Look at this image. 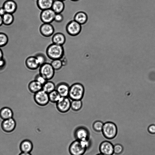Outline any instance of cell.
<instances>
[{
	"mask_svg": "<svg viewBox=\"0 0 155 155\" xmlns=\"http://www.w3.org/2000/svg\"><path fill=\"white\" fill-rule=\"evenodd\" d=\"M102 132L106 138L112 139L117 134V128L114 123L111 122H106L104 124Z\"/></svg>",
	"mask_w": 155,
	"mask_h": 155,
	"instance_id": "obj_4",
	"label": "cell"
},
{
	"mask_svg": "<svg viewBox=\"0 0 155 155\" xmlns=\"http://www.w3.org/2000/svg\"><path fill=\"white\" fill-rule=\"evenodd\" d=\"M25 64L26 67L31 70H36L40 66L36 58L34 56H30L27 57L25 61Z\"/></svg>",
	"mask_w": 155,
	"mask_h": 155,
	"instance_id": "obj_16",
	"label": "cell"
},
{
	"mask_svg": "<svg viewBox=\"0 0 155 155\" xmlns=\"http://www.w3.org/2000/svg\"><path fill=\"white\" fill-rule=\"evenodd\" d=\"M70 87L67 83L64 82H61L56 86L55 90L61 97H68Z\"/></svg>",
	"mask_w": 155,
	"mask_h": 155,
	"instance_id": "obj_15",
	"label": "cell"
},
{
	"mask_svg": "<svg viewBox=\"0 0 155 155\" xmlns=\"http://www.w3.org/2000/svg\"><path fill=\"white\" fill-rule=\"evenodd\" d=\"M72 0L74 1H76L78 0Z\"/></svg>",
	"mask_w": 155,
	"mask_h": 155,
	"instance_id": "obj_43",
	"label": "cell"
},
{
	"mask_svg": "<svg viewBox=\"0 0 155 155\" xmlns=\"http://www.w3.org/2000/svg\"><path fill=\"white\" fill-rule=\"evenodd\" d=\"M82 106L81 100H72L71 108L73 111H77L80 110Z\"/></svg>",
	"mask_w": 155,
	"mask_h": 155,
	"instance_id": "obj_27",
	"label": "cell"
},
{
	"mask_svg": "<svg viewBox=\"0 0 155 155\" xmlns=\"http://www.w3.org/2000/svg\"><path fill=\"white\" fill-rule=\"evenodd\" d=\"M123 150V146L119 144L115 145L114 146V153L116 154H120L121 153Z\"/></svg>",
	"mask_w": 155,
	"mask_h": 155,
	"instance_id": "obj_32",
	"label": "cell"
},
{
	"mask_svg": "<svg viewBox=\"0 0 155 155\" xmlns=\"http://www.w3.org/2000/svg\"><path fill=\"white\" fill-rule=\"evenodd\" d=\"M56 14L51 8L43 10L40 15L41 20L44 23H51L54 21Z\"/></svg>",
	"mask_w": 155,
	"mask_h": 155,
	"instance_id": "obj_9",
	"label": "cell"
},
{
	"mask_svg": "<svg viewBox=\"0 0 155 155\" xmlns=\"http://www.w3.org/2000/svg\"><path fill=\"white\" fill-rule=\"evenodd\" d=\"M90 140H76L73 141L69 147V151L71 155H83L87 149L91 145Z\"/></svg>",
	"mask_w": 155,
	"mask_h": 155,
	"instance_id": "obj_1",
	"label": "cell"
},
{
	"mask_svg": "<svg viewBox=\"0 0 155 155\" xmlns=\"http://www.w3.org/2000/svg\"><path fill=\"white\" fill-rule=\"evenodd\" d=\"M56 86L54 83L52 81H47L42 85V90L49 94L55 90Z\"/></svg>",
	"mask_w": 155,
	"mask_h": 155,
	"instance_id": "obj_24",
	"label": "cell"
},
{
	"mask_svg": "<svg viewBox=\"0 0 155 155\" xmlns=\"http://www.w3.org/2000/svg\"><path fill=\"white\" fill-rule=\"evenodd\" d=\"M50 63L55 70H58L60 69L63 66L61 59L52 60L51 61Z\"/></svg>",
	"mask_w": 155,
	"mask_h": 155,
	"instance_id": "obj_29",
	"label": "cell"
},
{
	"mask_svg": "<svg viewBox=\"0 0 155 155\" xmlns=\"http://www.w3.org/2000/svg\"><path fill=\"white\" fill-rule=\"evenodd\" d=\"M42 85L35 80L31 81L28 85L29 91L34 94L42 90Z\"/></svg>",
	"mask_w": 155,
	"mask_h": 155,
	"instance_id": "obj_19",
	"label": "cell"
},
{
	"mask_svg": "<svg viewBox=\"0 0 155 155\" xmlns=\"http://www.w3.org/2000/svg\"><path fill=\"white\" fill-rule=\"evenodd\" d=\"M6 12L4 8L2 6L0 7V15L2 16Z\"/></svg>",
	"mask_w": 155,
	"mask_h": 155,
	"instance_id": "obj_37",
	"label": "cell"
},
{
	"mask_svg": "<svg viewBox=\"0 0 155 155\" xmlns=\"http://www.w3.org/2000/svg\"><path fill=\"white\" fill-rule=\"evenodd\" d=\"M74 136L76 140H84L90 139V133L85 126H80L76 128L74 131Z\"/></svg>",
	"mask_w": 155,
	"mask_h": 155,
	"instance_id": "obj_8",
	"label": "cell"
},
{
	"mask_svg": "<svg viewBox=\"0 0 155 155\" xmlns=\"http://www.w3.org/2000/svg\"><path fill=\"white\" fill-rule=\"evenodd\" d=\"M2 18L3 24L6 26L11 25L14 21V17L12 14L6 13Z\"/></svg>",
	"mask_w": 155,
	"mask_h": 155,
	"instance_id": "obj_25",
	"label": "cell"
},
{
	"mask_svg": "<svg viewBox=\"0 0 155 155\" xmlns=\"http://www.w3.org/2000/svg\"><path fill=\"white\" fill-rule=\"evenodd\" d=\"M35 80L42 85H43L47 81L46 79L39 74H37L35 78Z\"/></svg>",
	"mask_w": 155,
	"mask_h": 155,
	"instance_id": "obj_33",
	"label": "cell"
},
{
	"mask_svg": "<svg viewBox=\"0 0 155 155\" xmlns=\"http://www.w3.org/2000/svg\"><path fill=\"white\" fill-rule=\"evenodd\" d=\"M148 132L151 134H155V125L154 124L150 125L148 128Z\"/></svg>",
	"mask_w": 155,
	"mask_h": 155,
	"instance_id": "obj_35",
	"label": "cell"
},
{
	"mask_svg": "<svg viewBox=\"0 0 155 155\" xmlns=\"http://www.w3.org/2000/svg\"><path fill=\"white\" fill-rule=\"evenodd\" d=\"M50 37L52 39L53 43L58 45H62L65 41V36L61 33H56Z\"/></svg>",
	"mask_w": 155,
	"mask_h": 155,
	"instance_id": "obj_18",
	"label": "cell"
},
{
	"mask_svg": "<svg viewBox=\"0 0 155 155\" xmlns=\"http://www.w3.org/2000/svg\"><path fill=\"white\" fill-rule=\"evenodd\" d=\"M114 146L110 142L105 141L100 144L99 149L101 153L105 155H112L114 153Z\"/></svg>",
	"mask_w": 155,
	"mask_h": 155,
	"instance_id": "obj_11",
	"label": "cell"
},
{
	"mask_svg": "<svg viewBox=\"0 0 155 155\" xmlns=\"http://www.w3.org/2000/svg\"><path fill=\"white\" fill-rule=\"evenodd\" d=\"M2 6L6 13L13 14L16 11L17 7V2L13 0H7L2 4Z\"/></svg>",
	"mask_w": 155,
	"mask_h": 155,
	"instance_id": "obj_12",
	"label": "cell"
},
{
	"mask_svg": "<svg viewBox=\"0 0 155 155\" xmlns=\"http://www.w3.org/2000/svg\"><path fill=\"white\" fill-rule=\"evenodd\" d=\"M8 41V38L7 35L3 32H0V48L5 46Z\"/></svg>",
	"mask_w": 155,
	"mask_h": 155,
	"instance_id": "obj_30",
	"label": "cell"
},
{
	"mask_svg": "<svg viewBox=\"0 0 155 155\" xmlns=\"http://www.w3.org/2000/svg\"><path fill=\"white\" fill-rule=\"evenodd\" d=\"M63 19V17L61 13H56L54 18V21L57 22H60Z\"/></svg>",
	"mask_w": 155,
	"mask_h": 155,
	"instance_id": "obj_34",
	"label": "cell"
},
{
	"mask_svg": "<svg viewBox=\"0 0 155 155\" xmlns=\"http://www.w3.org/2000/svg\"><path fill=\"white\" fill-rule=\"evenodd\" d=\"M64 49L62 45L53 43L48 47L47 55L48 58L51 60L61 59L64 55Z\"/></svg>",
	"mask_w": 155,
	"mask_h": 155,
	"instance_id": "obj_3",
	"label": "cell"
},
{
	"mask_svg": "<svg viewBox=\"0 0 155 155\" xmlns=\"http://www.w3.org/2000/svg\"><path fill=\"white\" fill-rule=\"evenodd\" d=\"M55 71L51 63L47 62L40 66L39 74L46 81H49L54 77Z\"/></svg>",
	"mask_w": 155,
	"mask_h": 155,
	"instance_id": "obj_5",
	"label": "cell"
},
{
	"mask_svg": "<svg viewBox=\"0 0 155 155\" xmlns=\"http://www.w3.org/2000/svg\"><path fill=\"white\" fill-rule=\"evenodd\" d=\"M13 113L12 110L8 107H4L0 110V118L5 120L13 117Z\"/></svg>",
	"mask_w": 155,
	"mask_h": 155,
	"instance_id": "obj_17",
	"label": "cell"
},
{
	"mask_svg": "<svg viewBox=\"0 0 155 155\" xmlns=\"http://www.w3.org/2000/svg\"><path fill=\"white\" fill-rule=\"evenodd\" d=\"M3 24L2 16L0 15V27Z\"/></svg>",
	"mask_w": 155,
	"mask_h": 155,
	"instance_id": "obj_40",
	"label": "cell"
},
{
	"mask_svg": "<svg viewBox=\"0 0 155 155\" xmlns=\"http://www.w3.org/2000/svg\"><path fill=\"white\" fill-rule=\"evenodd\" d=\"M54 0H37V5L42 10L51 8Z\"/></svg>",
	"mask_w": 155,
	"mask_h": 155,
	"instance_id": "obj_20",
	"label": "cell"
},
{
	"mask_svg": "<svg viewBox=\"0 0 155 155\" xmlns=\"http://www.w3.org/2000/svg\"><path fill=\"white\" fill-rule=\"evenodd\" d=\"M3 58V52L0 48V59Z\"/></svg>",
	"mask_w": 155,
	"mask_h": 155,
	"instance_id": "obj_38",
	"label": "cell"
},
{
	"mask_svg": "<svg viewBox=\"0 0 155 155\" xmlns=\"http://www.w3.org/2000/svg\"><path fill=\"white\" fill-rule=\"evenodd\" d=\"M104 124L100 121H96L93 124L92 127L93 129L97 132L102 131Z\"/></svg>",
	"mask_w": 155,
	"mask_h": 155,
	"instance_id": "obj_31",
	"label": "cell"
},
{
	"mask_svg": "<svg viewBox=\"0 0 155 155\" xmlns=\"http://www.w3.org/2000/svg\"><path fill=\"white\" fill-rule=\"evenodd\" d=\"M81 29V25L74 20L69 22L66 27L68 33L72 35H76L78 34Z\"/></svg>",
	"mask_w": 155,
	"mask_h": 155,
	"instance_id": "obj_10",
	"label": "cell"
},
{
	"mask_svg": "<svg viewBox=\"0 0 155 155\" xmlns=\"http://www.w3.org/2000/svg\"><path fill=\"white\" fill-rule=\"evenodd\" d=\"M34 99L36 104L41 106L46 105L50 101L48 94L42 90L34 94Z\"/></svg>",
	"mask_w": 155,
	"mask_h": 155,
	"instance_id": "obj_7",
	"label": "cell"
},
{
	"mask_svg": "<svg viewBox=\"0 0 155 155\" xmlns=\"http://www.w3.org/2000/svg\"><path fill=\"white\" fill-rule=\"evenodd\" d=\"M48 94L49 101L52 103H56L61 97L56 90Z\"/></svg>",
	"mask_w": 155,
	"mask_h": 155,
	"instance_id": "obj_26",
	"label": "cell"
},
{
	"mask_svg": "<svg viewBox=\"0 0 155 155\" xmlns=\"http://www.w3.org/2000/svg\"><path fill=\"white\" fill-rule=\"evenodd\" d=\"M84 88L81 83H76L70 87L68 97L72 100H81L84 93Z\"/></svg>",
	"mask_w": 155,
	"mask_h": 155,
	"instance_id": "obj_2",
	"label": "cell"
},
{
	"mask_svg": "<svg viewBox=\"0 0 155 155\" xmlns=\"http://www.w3.org/2000/svg\"><path fill=\"white\" fill-rule=\"evenodd\" d=\"M19 155H31L29 153H25L22 152Z\"/></svg>",
	"mask_w": 155,
	"mask_h": 155,
	"instance_id": "obj_39",
	"label": "cell"
},
{
	"mask_svg": "<svg viewBox=\"0 0 155 155\" xmlns=\"http://www.w3.org/2000/svg\"><path fill=\"white\" fill-rule=\"evenodd\" d=\"M16 121L13 117L3 120L2 127L3 130L7 132L12 131L15 127Z\"/></svg>",
	"mask_w": 155,
	"mask_h": 155,
	"instance_id": "obj_13",
	"label": "cell"
},
{
	"mask_svg": "<svg viewBox=\"0 0 155 155\" xmlns=\"http://www.w3.org/2000/svg\"><path fill=\"white\" fill-rule=\"evenodd\" d=\"M60 0V1H64L65 0Z\"/></svg>",
	"mask_w": 155,
	"mask_h": 155,
	"instance_id": "obj_42",
	"label": "cell"
},
{
	"mask_svg": "<svg viewBox=\"0 0 155 155\" xmlns=\"http://www.w3.org/2000/svg\"><path fill=\"white\" fill-rule=\"evenodd\" d=\"M87 18V14L84 12H78L75 15L74 20L81 25H82L86 22Z\"/></svg>",
	"mask_w": 155,
	"mask_h": 155,
	"instance_id": "obj_23",
	"label": "cell"
},
{
	"mask_svg": "<svg viewBox=\"0 0 155 155\" xmlns=\"http://www.w3.org/2000/svg\"><path fill=\"white\" fill-rule=\"evenodd\" d=\"M64 8V4L63 1L59 0H55L54 1L52 9L56 13H60Z\"/></svg>",
	"mask_w": 155,
	"mask_h": 155,
	"instance_id": "obj_21",
	"label": "cell"
},
{
	"mask_svg": "<svg viewBox=\"0 0 155 155\" xmlns=\"http://www.w3.org/2000/svg\"><path fill=\"white\" fill-rule=\"evenodd\" d=\"M34 56L36 58L40 66L47 62V59H49L47 56L41 53L37 54Z\"/></svg>",
	"mask_w": 155,
	"mask_h": 155,
	"instance_id": "obj_28",
	"label": "cell"
},
{
	"mask_svg": "<svg viewBox=\"0 0 155 155\" xmlns=\"http://www.w3.org/2000/svg\"><path fill=\"white\" fill-rule=\"evenodd\" d=\"M40 30L41 34L45 37L52 36L54 32V27L51 23H43L41 26Z\"/></svg>",
	"mask_w": 155,
	"mask_h": 155,
	"instance_id": "obj_14",
	"label": "cell"
},
{
	"mask_svg": "<svg viewBox=\"0 0 155 155\" xmlns=\"http://www.w3.org/2000/svg\"><path fill=\"white\" fill-rule=\"evenodd\" d=\"M96 155H104V154H102L101 153L98 154H97Z\"/></svg>",
	"mask_w": 155,
	"mask_h": 155,
	"instance_id": "obj_41",
	"label": "cell"
},
{
	"mask_svg": "<svg viewBox=\"0 0 155 155\" xmlns=\"http://www.w3.org/2000/svg\"><path fill=\"white\" fill-rule=\"evenodd\" d=\"M32 142L29 140H25L22 142L20 145V149L22 152L30 153L32 149Z\"/></svg>",
	"mask_w": 155,
	"mask_h": 155,
	"instance_id": "obj_22",
	"label": "cell"
},
{
	"mask_svg": "<svg viewBox=\"0 0 155 155\" xmlns=\"http://www.w3.org/2000/svg\"><path fill=\"white\" fill-rule=\"evenodd\" d=\"M6 61L3 58L0 59V70L3 69L6 65Z\"/></svg>",
	"mask_w": 155,
	"mask_h": 155,
	"instance_id": "obj_36",
	"label": "cell"
},
{
	"mask_svg": "<svg viewBox=\"0 0 155 155\" xmlns=\"http://www.w3.org/2000/svg\"><path fill=\"white\" fill-rule=\"evenodd\" d=\"M71 100L68 97H61L56 103L57 110L61 113L68 112L71 108Z\"/></svg>",
	"mask_w": 155,
	"mask_h": 155,
	"instance_id": "obj_6",
	"label": "cell"
}]
</instances>
